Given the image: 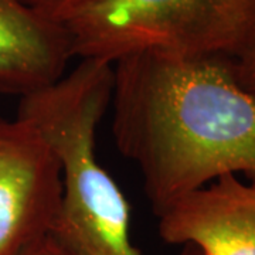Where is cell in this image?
Here are the masks:
<instances>
[{
    "mask_svg": "<svg viewBox=\"0 0 255 255\" xmlns=\"http://www.w3.org/2000/svg\"><path fill=\"white\" fill-rule=\"evenodd\" d=\"M63 24L80 60L153 51L238 61L255 44V0H95Z\"/></svg>",
    "mask_w": 255,
    "mask_h": 255,
    "instance_id": "cell-3",
    "label": "cell"
},
{
    "mask_svg": "<svg viewBox=\"0 0 255 255\" xmlns=\"http://www.w3.org/2000/svg\"><path fill=\"white\" fill-rule=\"evenodd\" d=\"M51 146L24 119L0 118V255H18L48 234L61 201Z\"/></svg>",
    "mask_w": 255,
    "mask_h": 255,
    "instance_id": "cell-4",
    "label": "cell"
},
{
    "mask_svg": "<svg viewBox=\"0 0 255 255\" xmlns=\"http://www.w3.org/2000/svg\"><path fill=\"white\" fill-rule=\"evenodd\" d=\"M112 87L114 64L84 58L18 105V118L36 128L58 159L63 191L50 234L77 255H142L130 241L129 203L95 150ZM187 251L197 255L193 247Z\"/></svg>",
    "mask_w": 255,
    "mask_h": 255,
    "instance_id": "cell-2",
    "label": "cell"
},
{
    "mask_svg": "<svg viewBox=\"0 0 255 255\" xmlns=\"http://www.w3.org/2000/svg\"><path fill=\"white\" fill-rule=\"evenodd\" d=\"M18 255H77L50 233L30 243Z\"/></svg>",
    "mask_w": 255,
    "mask_h": 255,
    "instance_id": "cell-8",
    "label": "cell"
},
{
    "mask_svg": "<svg viewBox=\"0 0 255 255\" xmlns=\"http://www.w3.org/2000/svg\"><path fill=\"white\" fill-rule=\"evenodd\" d=\"M197 255H200V253H197Z\"/></svg>",
    "mask_w": 255,
    "mask_h": 255,
    "instance_id": "cell-10",
    "label": "cell"
},
{
    "mask_svg": "<svg viewBox=\"0 0 255 255\" xmlns=\"http://www.w3.org/2000/svg\"><path fill=\"white\" fill-rule=\"evenodd\" d=\"M236 75L240 85L255 98V44L241 60L236 61Z\"/></svg>",
    "mask_w": 255,
    "mask_h": 255,
    "instance_id": "cell-9",
    "label": "cell"
},
{
    "mask_svg": "<svg viewBox=\"0 0 255 255\" xmlns=\"http://www.w3.org/2000/svg\"><path fill=\"white\" fill-rule=\"evenodd\" d=\"M74 57L63 23L21 0H0V94L23 98L46 90L63 78Z\"/></svg>",
    "mask_w": 255,
    "mask_h": 255,
    "instance_id": "cell-6",
    "label": "cell"
},
{
    "mask_svg": "<svg viewBox=\"0 0 255 255\" xmlns=\"http://www.w3.org/2000/svg\"><path fill=\"white\" fill-rule=\"evenodd\" d=\"M28 7L34 9L38 13L48 18L63 23L75 11H78L87 4L95 0H21Z\"/></svg>",
    "mask_w": 255,
    "mask_h": 255,
    "instance_id": "cell-7",
    "label": "cell"
},
{
    "mask_svg": "<svg viewBox=\"0 0 255 255\" xmlns=\"http://www.w3.org/2000/svg\"><path fill=\"white\" fill-rule=\"evenodd\" d=\"M156 216L167 244L197 247L200 255H255V184L236 174L220 176Z\"/></svg>",
    "mask_w": 255,
    "mask_h": 255,
    "instance_id": "cell-5",
    "label": "cell"
},
{
    "mask_svg": "<svg viewBox=\"0 0 255 255\" xmlns=\"http://www.w3.org/2000/svg\"><path fill=\"white\" fill-rule=\"evenodd\" d=\"M112 135L156 214L224 174L255 184V98L236 61L136 53L114 63Z\"/></svg>",
    "mask_w": 255,
    "mask_h": 255,
    "instance_id": "cell-1",
    "label": "cell"
}]
</instances>
